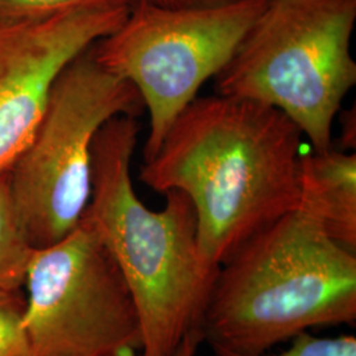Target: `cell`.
I'll list each match as a JSON object with an SVG mask.
<instances>
[{
  "label": "cell",
  "mask_w": 356,
  "mask_h": 356,
  "mask_svg": "<svg viewBox=\"0 0 356 356\" xmlns=\"http://www.w3.org/2000/svg\"><path fill=\"white\" fill-rule=\"evenodd\" d=\"M302 132L267 104L197 97L176 118L140 179L191 200L207 267L218 269L257 232L300 204Z\"/></svg>",
  "instance_id": "obj_1"
},
{
  "label": "cell",
  "mask_w": 356,
  "mask_h": 356,
  "mask_svg": "<svg viewBox=\"0 0 356 356\" xmlns=\"http://www.w3.org/2000/svg\"><path fill=\"white\" fill-rule=\"evenodd\" d=\"M140 123L116 116L92 147V222L127 284L140 322V356H175L198 323L216 270L207 267L197 239V216L181 191L165 193L161 210L138 197L131 163Z\"/></svg>",
  "instance_id": "obj_2"
},
{
  "label": "cell",
  "mask_w": 356,
  "mask_h": 356,
  "mask_svg": "<svg viewBox=\"0 0 356 356\" xmlns=\"http://www.w3.org/2000/svg\"><path fill=\"white\" fill-rule=\"evenodd\" d=\"M355 319V251L297 207L218 268L198 331L216 356H256L312 327Z\"/></svg>",
  "instance_id": "obj_3"
},
{
  "label": "cell",
  "mask_w": 356,
  "mask_h": 356,
  "mask_svg": "<svg viewBox=\"0 0 356 356\" xmlns=\"http://www.w3.org/2000/svg\"><path fill=\"white\" fill-rule=\"evenodd\" d=\"M356 0H268L216 76L219 95L277 108L314 152L332 148V126L356 83L351 38Z\"/></svg>",
  "instance_id": "obj_4"
},
{
  "label": "cell",
  "mask_w": 356,
  "mask_h": 356,
  "mask_svg": "<svg viewBox=\"0 0 356 356\" xmlns=\"http://www.w3.org/2000/svg\"><path fill=\"white\" fill-rule=\"evenodd\" d=\"M144 110L138 89L103 67L91 48L57 76L32 140L8 172L16 213L35 250L61 241L85 216L101 128Z\"/></svg>",
  "instance_id": "obj_5"
},
{
  "label": "cell",
  "mask_w": 356,
  "mask_h": 356,
  "mask_svg": "<svg viewBox=\"0 0 356 356\" xmlns=\"http://www.w3.org/2000/svg\"><path fill=\"white\" fill-rule=\"evenodd\" d=\"M268 0H236L204 8H163L135 1L127 19L97 41L95 60L131 82L149 114L144 161L204 82L229 64Z\"/></svg>",
  "instance_id": "obj_6"
},
{
  "label": "cell",
  "mask_w": 356,
  "mask_h": 356,
  "mask_svg": "<svg viewBox=\"0 0 356 356\" xmlns=\"http://www.w3.org/2000/svg\"><path fill=\"white\" fill-rule=\"evenodd\" d=\"M24 285V322L35 356L140 351L132 296L88 216L61 241L33 251Z\"/></svg>",
  "instance_id": "obj_7"
},
{
  "label": "cell",
  "mask_w": 356,
  "mask_h": 356,
  "mask_svg": "<svg viewBox=\"0 0 356 356\" xmlns=\"http://www.w3.org/2000/svg\"><path fill=\"white\" fill-rule=\"evenodd\" d=\"M136 0H88L51 16L0 23V175L31 143L67 65L127 19Z\"/></svg>",
  "instance_id": "obj_8"
},
{
  "label": "cell",
  "mask_w": 356,
  "mask_h": 356,
  "mask_svg": "<svg viewBox=\"0 0 356 356\" xmlns=\"http://www.w3.org/2000/svg\"><path fill=\"white\" fill-rule=\"evenodd\" d=\"M298 209L313 216L331 239L355 251V152L329 148L302 153Z\"/></svg>",
  "instance_id": "obj_9"
},
{
  "label": "cell",
  "mask_w": 356,
  "mask_h": 356,
  "mask_svg": "<svg viewBox=\"0 0 356 356\" xmlns=\"http://www.w3.org/2000/svg\"><path fill=\"white\" fill-rule=\"evenodd\" d=\"M33 251L13 204L8 173L0 175V289H22Z\"/></svg>",
  "instance_id": "obj_10"
},
{
  "label": "cell",
  "mask_w": 356,
  "mask_h": 356,
  "mask_svg": "<svg viewBox=\"0 0 356 356\" xmlns=\"http://www.w3.org/2000/svg\"><path fill=\"white\" fill-rule=\"evenodd\" d=\"M26 294L0 289V356H35L26 329Z\"/></svg>",
  "instance_id": "obj_11"
},
{
  "label": "cell",
  "mask_w": 356,
  "mask_h": 356,
  "mask_svg": "<svg viewBox=\"0 0 356 356\" xmlns=\"http://www.w3.org/2000/svg\"><path fill=\"white\" fill-rule=\"evenodd\" d=\"M292 339V346L280 354L268 355L266 353L256 356H356V338L354 335L319 338L313 337L307 331H302Z\"/></svg>",
  "instance_id": "obj_12"
},
{
  "label": "cell",
  "mask_w": 356,
  "mask_h": 356,
  "mask_svg": "<svg viewBox=\"0 0 356 356\" xmlns=\"http://www.w3.org/2000/svg\"><path fill=\"white\" fill-rule=\"evenodd\" d=\"M88 0H0V23L38 20Z\"/></svg>",
  "instance_id": "obj_13"
},
{
  "label": "cell",
  "mask_w": 356,
  "mask_h": 356,
  "mask_svg": "<svg viewBox=\"0 0 356 356\" xmlns=\"http://www.w3.org/2000/svg\"><path fill=\"white\" fill-rule=\"evenodd\" d=\"M163 8H204L227 4L236 0H136Z\"/></svg>",
  "instance_id": "obj_14"
},
{
  "label": "cell",
  "mask_w": 356,
  "mask_h": 356,
  "mask_svg": "<svg viewBox=\"0 0 356 356\" xmlns=\"http://www.w3.org/2000/svg\"><path fill=\"white\" fill-rule=\"evenodd\" d=\"M342 123V136H341V145L342 151H354L355 149V108L348 110L341 116Z\"/></svg>",
  "instance_id": "obj_15"
},
{
  "label": "cell",
  "mask_w": 356,
  "mask_h": 356,
  "mask_svg": "<svg viewBox=\"0 0 356 356\" xmlns=\"http://www.w3.org/2000/svg\"><path fill=\"white\" fill-rule=\"evenodd\" d=\"M201 343H202V337L200 331L197 329L191 331L179 344L175 356H195V351Z\"/></svg>",
  "instance_id": "obj_16"
},
{
  "label": "cell",
  "mask_w": 356,
  "mask_h": 356,
  "mask_svg": "<svg viewBox=\"0 0 356 356\" xmlns=\"http://www.w3.org/2000/svg\"><path fill=\"white\" fill-rule=\"evenodd\" d=\"M114 356H139L138 355V350L132 348V347H124L120 351H118Z\"/></svg>",
  "instance_id": "obj_17"
}]
</instances>
